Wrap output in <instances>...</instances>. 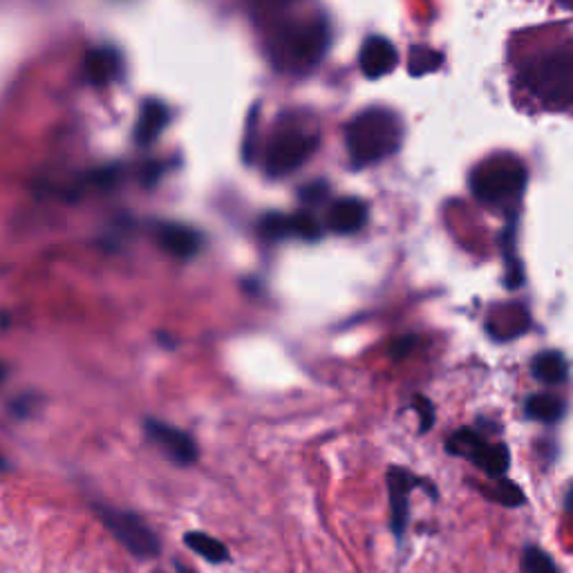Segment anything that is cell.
I'll return each mask as SVG.
<instances>
[{
  "label": "cell",
  "mask_w": 573,
  "mask_h": 573,
  "mask_svg": "<svg viewBox=\"0 0 573 573\" xmlns=\"http://www.w3.org/2000/svg\"><path fill=\"white\" fill-rule=\"evenodd\" d=\"M397 59H399L397 50H394V45L388 39H383V36H372V39H368L363 45L359 63L365 77L381 79L394 70Z\"/></svg>",
  "instance_id": "obj_10"
},
{
  "label": "cell",
  "mask_w": 573,
  "mask_h": 573,
  "mask_svg": "<svg viewBox=\"0 0 573 573\" xmlns=\"http://www.w3.org/2000/svg\"><path fill=\"white\" fill-rule=\"evenodd\" d=\"M267 3H289V0H267Z\"/></svg>",
  "instance_id": "obj_30"
},
{
  "label": "cell",
  "mask_w": 573,
  "mask_h": 573,
  "mask_svg": "<svg viewBox=\"0 0 573 573\" xmlns=\"http://www.w3.org/2000/svg\"><path fill=\"white\" fill-rule=\"evenodd\" d=\"M522 573H558V567L544 549L526 547L522 553Z\"/></svg>",
  "instance_id": "obj_18"
},
{
  "label": "cell",
  "mask_w": 573,
  "mask_h": 573,
  "mask_svg": "<svg viewBox=\"0 0 573 573\" xmlns=\"http://www.w3.org/2000/svg\"><path fill=\"white\" fill-rule=\"evenodd\" d=\"M401 142V126L390 110L370 108L347 126V150L356 166L390 157Z\"/></svg>",
  "instance_id": "obj_2"
},
{
  "label": "cell",
  "mask_w": 573,
  "mask_h": 573,
  "mask_svg": "<svg viewBox=\"0 0 573 573\" xmlns=\"http://www.w3.org/2000/svg\"><path fill=\"white\" fill-rule=\"evenodd\" d=\"M565 415V401L556 394H533L526 401V417L540 424H556Z\"/></svg>",
  "instance_id": "obj_15"
},
{
  "label": "cell",
  "mask_w": 573,
  "mask_h": 573,
  "mask_svg": "<svg viewBox=\"0 0 573 573\" xmlns=\"http://www.w3.org/2000/svg\"><path fill=\"white\" fill-rule=\"evenodd\" d=\"M522 81L542 106L551 110L573 106V48L538 56L524 68Z\"/></svg>",
  "instance_id": "obj_1"
},
{
  "label": "cell",
  "mask_w": 573,
  "mask_h": 573,
  "mask_svg": "<svg viewBox=\"0 0 573 573\" xmlns=\"http://www.w3.org/2000/svg\"><path fill=\"white\" fill-rule=\"evenodd\" d=\"M3 379H5V368H3V365H0V381H3Z\"/></svg>",
  "instance_id": "obj_29"
},
{
  "label": "cell",
  "mask_w": 573,
  "mask_h": 573,
  "mask_svg": "<svg viewBox=\"0 0 573 573\" xmlns=\"http://www.w3.org/2000/svg\"><path fill=\"white\" fill-rule=\"evenodd\" d=\"M526 171L515 157H493L479 164L471 177V191L486 204L513 202L524 191Z\"/></svg>",
  "instance_id": "obj_4"
},
{
  "label": "cell",
  "mask_w": 573,
  "mask_h": 573,
  "mask_svg": "<svg viewBox=\"0 0 573 573\" xmlns=\"http://www.w3.org/2000/svg\"><path fill=\"white\" fill-rule=\"evenodd\" d=\"M412 408L417 410V415H419V428L421 432H428L432 428V424H435V406H432L430 399L426 397H421V394H417L415 401H412Z\"/></svg>",
  "instance_id": "obj_22"
},
{
  "label": "cell",
  "mask_w": 573,
  "mask_h": 573,
  "mask_svg": "<svg viewBox=\"0 0 573 573\" xmlns=\"http://www.w3.org/2000/svg\"><path fill=\"white\" fill-rule=\"evenodd\" d=\"M410 72L419 77V74H428V72H435L439 65H441V54L430 50V48H417L412 50L410 54Z\"/></svg>",
  "instance_id": "obj_20"
},
{
  "label": "cell",
  "mask_w": 573,
  "mask_h": 573,
  "mask_svg": "<svg viewBox=\"0 0 573 573\" xmlns=\"http://www.w3.org/2000/svg\"><path fill=\"white\" fill-rule=\"evenodd\" d=\"M291 236H298L303 240H318L321 238V224L316 222L314 215L300 211L291 215Z\"/></svg>",
  "instance_id": "obj_21"
},
{
  "label": "cell",
  "mask_w": 573,
  "mask_h": 573,
  "mask_svg": "<svg viewBox=\"0 0 573 573\" xmlns=\"http://www.w3.org/2000/svg\"><path fill=\"white\" fill-rule=\"evenodd\" d=\"M531 372L533 377L547 383V385H560L565 383L569 377V365L567 359L556 350H549V352H540L535 356L533 363H531Z\"/></svg>",
  "instance_id": "obj_13"
},
{
  "label": "cell",
  "mask_w": 573,
  "mask_h": 573,
  "mask_svg": "<svg viewBox=\"0 0 573 573\" xmlns=\"http://www.w3.org/2000/svg\"><path fill=\"white\" fill-rule=\"evenodd\" d=\"M567 511H569V515L573 518V488H571L569 495H567Z\"/></svg>",
  "instance_id": "obj_26"
},
{
  "label": "cell",
  "mask_w": 573,
  "mask_h": 573,
  "mask_svg": "<svg viewBox=\"0 0 573 573\" xmlns=\"http://www.w3.org/2000/svg\"><path fill=\"white\" fill-rule=\"evenodd\" d=\"M92 511L99 518V522L106 526L112 538H115L121 547L133 553L139 560H153L162 551V542H159L157 533L150 529L148 522L133 511L117 509L106 502H92Z\"/></svg>",
  "instance_id": "obj_3"
},
{
  "label": "cell",
  "mask_w": 573,
  "mask_h": 573,
  "mask_svg": "<svg viewBox=\"0 0 573 573\" xmlns=\"http://www.w3.org/2000/svg\"><path fill=\"white\" fill-rule=\"evenodd\" d=\"M321 195H325V184H316V186H307L303 191V200L305 202H318Z\"/></svg>",
  "instance_id": "obj_24"
},
{
  "label": "cell",
  "mask_w": 573,
  "mask_h": 573,
  "mask_svg": "<svg viewBox=\"0 0 573 573\" xmlns=\"http://www.w3.org/2000/svg\"><path fill=\"white\" fill-rule=\"evenodd\" d=\"M184 544L193 553H197V556L204 558L206 562H211V565H222V562L231 560L227 544L220 542L218 538H213V535H209V533L189 531L184 535Z\"/></svg>",
  "instance_id": "obj_14"
},
{
  "label": "cell",
  "mask_w": 573,
  "mask_h": 573,
  "mask_svg": "<svg viewBox=\"0 0 573 573\" xmlns=\"http://www.w3.org/2000/svg\"><path fill=\"white\" fill-rule=\"evenodd\" d=\"M144 437L150 446H155L159 453L177 466H193L200 457V450H197L195 439L189 432L155 417L144 419Z\"/></svg>",
  "instance_id": "obj_6"
},
{
  "label": "cell",
  "mask_w": 573,
  "mask_h": 573,
  "mask_svg": "<svg viewBox=\"0 0 573 573\" xmlns=\"http://www.w3.org/2000/svg\"><path fill=\"white\" fill-rule=\"evenodd\" d=\"M479 491H482V495L488 497V500H493L502 506H511V509H518V506H522L526 500L522 488L504 477L493 479V482L486 486H479Z\"/></svg>",
  "instance_id": "obj_17"
},
{
  "label": "cell",
  "mask_w": 573,
  "mask_h": 573,
  "mask_svg": "<svg viewBox=\"0 0 573 573\" xmlns=\"http://www.w3.org/2000/svg\"><path fill=\"white\" fill-rule=\"evenodd\" d=\"M7 466H9L7 459L3 457V453H0V471H7Z\"/></svg>",
  "instance_id": "obj_27"
},
{
  "label": "cell",
  "mask_w": 573,
  "mask_h": 573,
  "mask_svg": "<svg viewBox=\"0 0 573 573\" xmlns=\"http://www.w3.org/2000/svg\"><path fill=\"white\" fill-rule=\"evenodd\" d=\"M558 3H560L562 7H567V9H573V0H558Z\"/></svg>",
  "instance_id": "obj_28"
},
{
  "label": "cell",
  "mask_w": 573,
  "mask_h": 573,
  "mask_svg": "<svg viewBox=\"0 0 573 573\" xmlns=\"http://www.w3.org/2000/svg\"><path fill=\"white\" fill-rule=\"evenodd\" d=\"M260 231L267 240H283L291 236V215L283 213H269L265 220L260 222Z\"/></svg>",
  "instance_id": "obj_19"
},
{
  "label": "cell",
  "mask_w": 573,
  "mask_h": 573,
  "mask_svg": "<svg viewBox=\"0 0 573 573\" xmlns=\"http://www.w3.org/2000/svg\"><path fill=\"white\" fill-rule=\"evenodd\" d=\"M164 247L180 258H189L200 249V236L189 227H180V224H171L162 233Z\"/></svg>",
  "instance_id": "obj_16"
},
{
  "label": "cell",
  "mask_w": 573,
  "mask_h": 573,
  "mask_svg": "<svg viewBox=\"0 0 573 573\" xmlns=\"http://www.w3.org/2000/svg\"><path fill=\"white\" fill-rule=\"evenodd\" d=\"M529 325V312L518 303H509L493 309L491 316H488L486 330L493 338H497V341H511V338L529 330Z\"/></svg>",
  "instance_id": "obj_9"
},
{
  "label": "cell",
  "mask_w": 573,
  "mask_h": 573,
  "mask_svg": "<svg viewBox=\"0 0 573 573\" xmlns=\"http://www.w3.org/2000/svg\"><path fill=\"white\" fill-rule=\"evenodd\" d=\"M415 488H428L432 495L435 488L426 486V482L415 473H410L408 468L401 466H392L388 471V495H390V529L392 533L401 538L406 533L408 518H410V493Z\"/></svg>",
  "instance_id": "obj_8"
},
{
  "label": "cell",
  "mask_w": 573,
  "mask_h": 573,
  "mask_svg": "<svg viewBox=\"0 0 573 573\" xmlns=\"http://www.w3.org/2000/svg\"><path fill=\"white\" fill-rule=\"evenodd\" d=\"M365 220H368V206L356 197H343L332 204L330 213H327V224L336 233H356L363 229Z\"/></svg>",
  "instance_id": "obj_11"
},
{
  "label": "cell",
  "mask_w": 573,
  "mask_h": 573,
  "mask_svg": "<svg viewBox=\"0 0 573 573\" xmlns=\"http://www.w3.org/2000/svg\"><path fill=\"white\" fill-rule=\"evenodd\" d=\"M280 43L289 61L296 65H314L325 54L330 34L325 23H300L291 25Z\"/></svg>",
  "instance_id": "obj_7"
},
{
  "label": "cell",
  "mask_w": 573,
  "mask_h": 573,
  "mask_svg": "<svg viewBox=\"0 0 573 573\" xmlns=\"http://www.w3.org/2000/svg\"><path fill=\"white\" fill-rule=\"evenodd\" d=\"M316 148V137L305 133L296 126L280 128L267 148V173L269 175H289L303 166Z\"/></svg>",
  "instance_id": "obj_5"
},
{
  "label": "cell",
  "mask_w": 573,
  "mask_h": 573,
  "mask_svg": "<svg viewBox=\"0 0 573 573\" xmlns=\"http://www.w3.org/2000/svg\"><path fill=\"white\" fill-rule=\"evenodd\" d=\"M417 345V338L415 336H406V338H397V341L392 343L390 347V354L394 359H406V356L412 352V347Z\"/></svg>",
  "instance_id": "obj_23"
},
{
  "label": "cell",
  "mask_w": 573,
  "mask_h": 573,
  "mask_svg": "<svg viewBox=\"0 0 573 573\" xmlns=\"http://www.w3.org/2000/svg\"><path fill=\"white\" fill-rule=\"evenodd\" d=\"M471 462L491 479H500L509 471L511 453L504 444H488V441H484L477 453L471 457Z\"/></svg>",
  "instance_id": "obj_12"
},
{
  "label": "cell",
  "mask_w": 573,
  "mask_h": 573,
  "mask_svg": "<svg viewBox=\"0 0 573 573\" xmlns=\"http://www.w3.org/2000/svg\"><path fill=\"white\" fill-rule=\"evenodd\" d=\"M175 573H195V569L184 565V562H175Z\"/></svg>",
  "instance_id": "obj_25"
}]
</instances>
